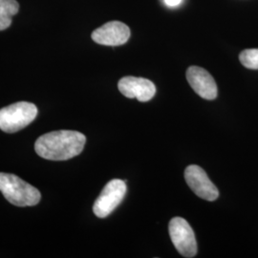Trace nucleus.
I'll use <instances>...</instances> for the list:
<instances>
[{"mask_svg": "<svg viewBox=\"0 0 258 258\" xmlns=\"http://www.w3.org/2000/svg\"><path fill=\"white\" fill-rule=\"evenodd\" d=\"M86 143L83 133L73 130H57L37 139L35 150L38 156L50 161H66L80 155Z\"/></svg>", "mask_w": 258, "mask_h": 258, "instance_id": "f257e3e1", "label": "nucleus"}, {"mask_svg": "<svg viewBox=\"0 0 258 258\" xmlns=\"http://www.w3.org/2000/svg\"><path fill=\"white\" fill-rule=\"evenodd\" d=\"M0 191L9 203L17 207H34L39 203V190L19 176L0 172Z\"/></svg>", "mask_w": 258, "mask_h": 258, "instance_id": "f03ea898", "label": "nucleus"}, {"mask_svg": "<svg viewBox=\"0 0 258 258\" xmlns=\"http://www.w3.org/2000/svg\"><path fill=\"white\" fill-rule=\"evenodd\" d=\"M37 107L32 102H19L0 109V129L16 133L25 128L37 118Z\"/></svg>", "mask_w": 258, "mask_h": 258, "instance_id": "7ed1b4c3", "label": "nucleus"}, {"mask_svg": "<svg viewBox=\"0 0 258 258\" xmlns=\"http://www.w3.org/2000/svg\"><path fill=\"white\" fill-rule=\"evenodd\" d=\"M168 231L176 249L184 257H194L197 242L190 225L182 217H174L168 224Z\"/></svg>", "mask_w": 258, "mask_h": 258, "instance_id": "20e7f679", "label": "nucleus"}, {"mask_svg": "<svg viewBox=\"0 0 258 258\" xmlns=\"http://www.w3.org/2000/svg\"><path fill=\"white\" fill-rule=\"evenodd\" d=\"M126 194L125 182L114 179L108 182L93 206V212L99 218H105L121 203Z\"/></svg>", "mask_w": 258, "mask_h": 258, "instance_id": "39448f33", "label": "nucleus"}, {"mask_svg": "<svg viewBox=\"0 0 258 258\" xmlns=\"http://www.w3.org/2000/svg\"><path fill=\"white\" fill-rule=\"evenodd\" d=\"M184 179L190 189L198 197L206 201H215L219 191L202 167L196 165L188 166L184 170Z\"/></svg>", "mask_w": 258, "mask_h": 258, "instance_id": "423d86ee", "label": "nucleus"}, {"mask_svg": "<svg viewBox=\"0 0 258 258\" xmlns=\"http://www.w3.org/2000/svg\"><path fill=\"white\" fill-rule=\"evenodd\" d=\"M93 40L105 46H120L127 42L130 29L120 21H110L96 29L92 33Z\"/></svg>", "mask_w": 258, "mask_h": 258, "instance_id": "0eeeda50", "label": "nucleus"}, {"mask_svg": "<svg viewBox=\"0 0 258 258\" xmlns=\"http://www.w3.org/2000/svg\"><path fill=\"white\" fill-rule=\"evenodd\" d=\"M118 87L124 97L137 99L139 102H148L156 94L155 84L144 78L124 77L120 79Z\"/></svg>", "mask_w": 258, "mask_h": 258, "instance_id": "6e6552de", "label": "nucleus"}, {"mask_svg": "<svg viewBox=\"0 0 258 258\" xmlns=\"http://www.w3.org/2000/svg\"><path fill=\"white\" fill-rule=\"evenodd\" d=\"M186 80L191 88L201 98L208 101L215 100L217 97V85L207 70L202 67L191 66L186 71Z\"/></svg>", "mask_w": 258, "mask_h": 258, "instance_id": "1a4fd4ad", "label": "nucleus"}, {"mask_svg": "<svg viewBox=\"0 0 258 258\" xmlns=\"http://www.w3.org/2000/svg\"><path fill=\"white\" fill-rule=\"evenodd\" d=\"M19 10L17 0H0V31L11 26L12 19L19 13Z\"/></svg>", "mask_w": 258, "mask_h": 258, "instance_id": "9d476101", "label": "nucleus"}, {"mask_svg": "<svg viewBox=\"0 0 258 258\" xmlns=\"http://www.w3.org/2000/svg\"><path fill=\"white\" fill-rule=\"evenodd\" d=\"M240 62L248 69L258 70V49H247L241 52Z\"/></svg>", "mask_w": 258, "mask_h": 258, "instance_id": "9b49d317", "label": "nucleus"}, {"mask_svg": "<svg viewBox=\"0 0 258 258\" xmlns=\"http://www.w3.org/2000/svg\"><path fill=\"white\" fill-rule=\"evenodd\" d=\"M166 3V6L168 7H177L178 5H180V3L183 0H164Z\"/></svg>", "mask_w": 258, "mask_h": 258, "instance_id": "f8f14e48", "label": "nucleus"}]
</instances>
